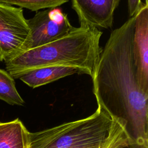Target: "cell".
Listing matches in <instances>:
<instances>
[{
  "mask_svg": "<svg viewBox=\"0 0 148 148\" xmlns=\"http://www.w3.org/2000/svg\"><path fill=\"white\" fill-rule=\"evenodd\" d=\"M135 18L111 32L91 76L98 105L127 125L148 116V92L139 84L133 59Z\"/></svg>",
  "mask_w": 148,
  "mask_h": 148,
  "instance_id": "6da1fadb",
  "label": "cell"
},
{
  "mask_svg": "<svg viewBox=\"0 0 148 148\" xmlns=\"http://www.w3.org/2000/svg\"><path fill=\"white\" fill-rule=\"evenodd\" d=\"M102 32L80 26L65 36L47 44L26 50L5 61L6 71L15 79L36 68L65 66L78 69L91 77L100 57Z\"/></svg>",
  "mask_w": 148,
  "mask_h": 148,
  "instance_id": "7a4b0ae2",
  "label": "cell"
},
{
  "mask_svg": "<svg viewBox=\"0 0 148 148\" xmlns=\"http://www.w3.org/2000/svg\"><path fill=\"white\" fill-rule=\"evenodd\" d=\"M127 134L125 124L101 105L91 116L29 132V148H77Z\"/></svg>",
  "mask_w": 148,
  "mask_h": 148,
  "instance_id": "3957f363",
  "label": "cell"
},
{
  "mask_svg": "<svg viewBox=\"0 0 148 148\" xmlns=\"http://www.w3.org/2000/svg\"><path fill=\"white\" fill-rule=\"evenodd\" d=\"M27 21L29 34L24 51L56 40L74 28L67 14L59 8L37 11Z\"/></svg>",
  "mask_w": 148,
  "mask_h": 148,
  "instance_id": "277c9868",
  "label": "cell"
},
{
  "mask_svg": "<svg viewBox=\"0 0 148 148\" xmlns=\"http://www.w3.org/2000/svg\"><path fill=\"white\" fill-rule=\"evenodd\" d=\"M29 34L23 9L0 3V53L4 61L24 51Z\"/></svg>",
  "mask_w": 148,
  "mask_h": 148,
  "instance_id": "5b68a950",
  "label": "cell"
},
{
  "mask_svg": "<svg viewBox=\"0 0 148 148\" xmlns=\"http://www.w3.org/2000/svg\"><path fill=\"white\" fill-rule=\"evenodd\" d=\"M132 53L137 80L148 92V3H142L135 15Z\"/></svg>",
  "mask_w": 148,
  "mask_h": 148,
  "instance_id": "8992f818",
  "label": "cell"
},
{
  "mask_svg": "<svg viewBox=\"0 0 148 148\" xmlns=\"http://www.w3.org/2000/svg\"><path fill=\"white\" fill-rule=\"evenodd\" d=\"M72 8L80 26L98 29L113 26L114 0H72Z\"/></svg>",
  "mask_w": 148,
  "mask_h": 148,
  "instance_id": "52a82bcc",
  "label": "cell"
},
{
  "mask_svg": "<svg viewBox=\"0 0 148 148\" xmlns=\"http://www.w3.org/2000/svg\"><path fill=\"white\" fill-rule=\"evenodd\" d=\"M76 73L81 74L78 69L72 67L47 66L29 71L21 76L18 79L29 87L35 88Z\"/></svg>",
  "mask_w": 148,
  "mask_h": 148,
  "instance_id": "ba28073f",
  "label": "cell"
},
{
  "mask_svg": "<svg viewBox=\"0 0 148 148\" xmlns=\"http://www.w3.org/2000/svg\"><path fill=\"white\" fill-rule=\"evenodd\" d=\"M29 132L18 119L0 123V148H29Z\"/></svg>",
  "mask_w": 148,
  "mask_h": 148,
  "instance_id": "9c48e42d",
  "label": "cell"
},
{
  "mask_svg": "<svg viewBox=\"0 0 148 148\" xmlns=\"http://www.w3.org/2000/svg\"><path fill=\"white\" fill-rule=\"evenodd\" d=\"M0 99L11 105L23 106L25 103L17 90L14 79L3 69H0Z\"/></svg>",
  "mask_w": 148,
  "mask_h": 148,
  "instance_id": "30bf717a",
  "label": "cell"
},
{
  "mask_svg": "<svg viewBox=\"0 0 148 148\" xmlns=\"http://www.w3.org/2000/svg\"><path fill=\"white\" fill-rule=\"evenodd\" d=\"M69 0H0V3L9 5H16L26 8L33 12L43 9L58 8Z\"/></svg>",
  "mask_w": 148,
  "mask_h": 148,
  "instance_id": "8fae6325",
  "label": "cell"
},
{
  "mask_svg": "<svg viewBox=\"0 0 148 148\" xmlns=\"http://www.w3.org/2000/svg\"><path fill=\"white\" fill-rule=\"evenodd\" d=\"M130 145V138L127 134H125L102 142L77 148H125L128 147Z\"/></svg>",
  "mask_w": 148,
  "mask_h": 148,
  "instance_id": "7c38bea8",
  "label": "cell"
},
{
  "mask_svg": "<svg viewBox=\"0 0 148 148\" xmlns=\"http://www.w3.org/2000/svg\"><path fill=\"white\" fill-rule=\"evenodd\" d=\"M142 0H128V13L130 17L134 16L142 4Z\"/></svg>",
  "mask_w": 148,
  "mask_h": 148,
  "instance_id": "4fadbf2b",
  "label": "cell"
},
{
  "mask_svg": "<svg viewBox=\"0 0 148 148\" xmlns=\"http://www.w3.org/2000/svg\"><path fill=\"white\" fill-rule=\"evenodd\" d=\"M120 0H114V8L116 10V9L118 7Z\"/></svg>",
  "mask_w": 148,
  "mask_h": 148,
  "instance_id": "5bb4252c",
  "label": "cell"
},
{
  "mask_svg": "<svg viewBox=\"0 0 148 148\" xmlns=\"http://www.w3.org/2000/svg\"><path fill=\"white\" fill-rule=\"evenodd\" d=\"M145 3H148V0H145Z\"/></svg>",
  "mask_w": 148,
  "mask_h": 148,
  "instance_id": "9a60e30c",
  "label": "cell"
}]
</instances>
